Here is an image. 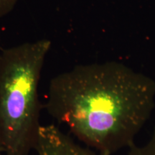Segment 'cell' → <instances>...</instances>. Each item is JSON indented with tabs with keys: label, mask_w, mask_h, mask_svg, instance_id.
<instances>
[{
	"label": "cell",
	"mask_w": 155,
	"mask_h": 155,
	"mask_svg": "<svg viewBox=\"0 0 155 155\" xmlns=\"http://www.w3.org/2000/svg\"><path fill=\"white\" fill-rule=\"evenodd\" d=\"M51 42L41 39L0 53V144L6 155H29L40 127L38 86Z\"/></svg>",
	"instance_id": "7a4b0ae2"
},
{
	"label": "cell",
	"mask_w": 155,
	"mask_h": 155,
	"mask_svg": "<svg viewBox=\"0 0 155 155\" xmlns=\"http://www.w3.org/2000/svg\"><path fill=\"white\" fill-rule=\"evenodd\" d=\"M35 150L38 155H101L77 144L53 124L40 126Z\"/></svg>",
	"instance_id": "3957f363"
},
{
	"label": "cell",
	"mask_w": 155,
	"mask_h": 155,
	"mask_svg": "<svg viewBox=\"0 0 155 155\" xmlns=\"http://www.w3.org/2000/svg\"><path fill=\"white\" fill-rule=\"evenodd\" d=\"M18 0H0V17L8 15L14 9Z\"/></svg>",
	"instance_id": "5b68a950"
},
{
	"label": "cell",
	"mask_w": 155,
	"mask_h": 155,
	"mask_svg": "<svg viewBox=\"0 0 155 155\" xmlns=\"http://www.w3.org/2000/svg\"><path fill=\"white\" fill-rule=\"evenodd\" d=\"M4 152V148L2 146V144H0V155H2V154Z\"/></svg>",
	"instance_id": "8992f818"
},
{
	"label": "cell",
	"mask_w": 155,
	"mask_h": 155,
	"mask_svg": "<svg viewBox=\"0 0 155 155\" xmlns=\"http://www.w3.org/2000/svg\"><path fill=\"white\" fill-rule=\"evenodd\" d=\"M155 107V81L116 61L77 65L51 79L45 108L101 155L135 144Z\"/></svg>",
	"instance_id": "6da1fadb"
},
{
	"label": "cell",
	"mask_w": 155,
	"mask_h": 155,
	"mask_svg": "<svg viewBox=\"0 0 155 155\" xmlns=\"http://www.w3.org/2000/svg\"><path fill=\"white\" fill-rule=\"evenodd\" d=\"M127 155H155V128L150 139L140 146L136 144L129 148Z\"/></svg>",
	"instance_id": "277c9868"
}]
</instances>
